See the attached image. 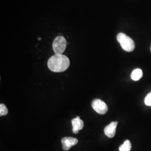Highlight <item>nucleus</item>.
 Listing matches in <instances>:
<instances>
[{"mask_svg": "<svg viewBox=\"0 0 151 151\" xmlns=\"http://www.w3.org/2000/svg\"><path fill=\"white\" fill-rule=\"evenodd\" d=\"M116 39L122 48L127 52H132L135 48V43L134 41L124 33H119Z\"/></svg>", "mask_w": 151, "mask_h": 151, "instance_id": "obj_2", "label": "nucleus"}, {"mask_svg": "<svg viewBox=\"0 0 151 151\" xmlns=\"http://www.w3.org/2000/svg\"><path fill=\"white\" fill-rule=\"evenodd\" d=\"M143 76V72L139 68H137L132 72L131 78L133 81H138Z\"/></svg>", "mask_w": 151, "mask_h": 151, "instance_id": "obj_8", "label": "nucleus"}, {"mask_svg": "<svg viewBox=\"0 0 151 151\" xmlns=\"http://www.w3.org/2000/svg\"><path fill=\"white\" fill-rule=\"evenodd\" d=\"M132 148L131 143L129 140H126L124 143L120 146L119 151H130Z\"/></svg>", "mask_w": 151, "mask_h": 151, "instance_id": "obj_9", "label": "nucleus"}, {"mask_svg": "<svg viewBox=\"0 0 151 151\" xmlns=\"http://www.w3.org/2000/svg\"><path fill=\"white\" fill-rule=\"evenodd\" d=\"M62 148L64 151H68L73 146L78 143V139L73 137H65L62 139Z\"/></svg>", "mask_w": 151, "mask_h": 151, "instance_id": "obj_5", "label": "nucleus"}, {"mask_svg": "<svg viewBox=\"0 0 151 151\" xmlns=\"http://www.w3.org/2000/svg\"><path fill=\"white\" fill-rule=\"evenodd\" d=\"M72 131L74 134H77L79 130L82 129L84 126L83 120L80 119V116H77L75 119L72 120Z\"/></svg>", "mask_w": 151, "mask_h": 151, "instance_id": "obj_7", "label": "nucleus"}, {"mask_svg": "<svg viewBox=\"0 0 151 151\" xmlns=\"http://www.w3.org/2000/svg\"><path fill=\"white\" fill-rule=\"evenodd\" d=\"M91 105L93 109L99 114L104 115L108 112L107 105L100 99H96L93 100L92 102Z\"/></svg>", "mask_w": 151, "mask_h": 151, "instance_id": "obj_4", "label": "nucleus"}, {"mask_svg": "<svg viewBox=\"0 0 151 151\" xmlns=\"http://www.w3.org/2000/svg\"><path fill=\"white\" fill-rule=\"evenodd\" d=\"M67 46L66 40L63 37L59 36L55 38L53 43V49L57 54H62L65 52Z\"/></svg>", "mask_w": 151, "mask_h": 151, "instance_id": "obj_3", "label": "nucleus"}, {"mask_svg": "<svg viewBox=\"0 0 151 151\" xmlns=\"http://www.w3.org/2000/svg\"><path fill=\"white\" fill-rule=\"evenodd\" d=\"M8 114V110L4 104H0V116H5Z\"/></svg>", "mask_w": 151, "mask_h": 151, "instance_id": "obj_10", "label": "nucleus"}, {"mask_svg": "<svg viewBox=\"0 0 151 151\" xmlns=\"http://www.w3.org/2000/svg\"></svg>", "mask_w": 151, "mask_h": 151, "instance_id": "obj_12", "label": "nucleus"}, {"mask_svg": "<svg viewBox=\"0 0 151 151\" xmlns=\"http://www.w3.org/2000/svg\"><path fill=\"white\" fill-rule=\"evenodd\" d=\"M70 65L68 58L63 54H55L48 62L49 70L54 72H62L67 70Z\"/></svg>", "mask_w": 151, "mask_h": 151, "instance_id": "obj_1", "label": "nucleus"}, {"mask_svg": "<svg viewBox=\"0 0 151 151\" xmlns=\"http://www.w3.org/2000/svg\"><path fill=\"white\" fill-rule=\"evenodd\" d=\"M145 103L146 105L151 106V92L149 93L147 95V96L145 99Z\"/></svg>", "mask_w": 151, "mask_h": 151, "instance_id": "obj_11", "label": "nucleus"}, {"mask_svg": "<svg viewBox=\"0 0 151 151\" xmlns=\"http://www.w3.org/2000/svg\"><path fill=\"white\" fill-rule=\"evenodd\" d=\"M118 125L117 122H113L104 128V133L108 137L111 138L115 135L116 128Z\"/></svg>", "mask_w": 151, "mask_h": 151, "instance_id": "obj_6", "label": "nucleus"}]
</instances>
